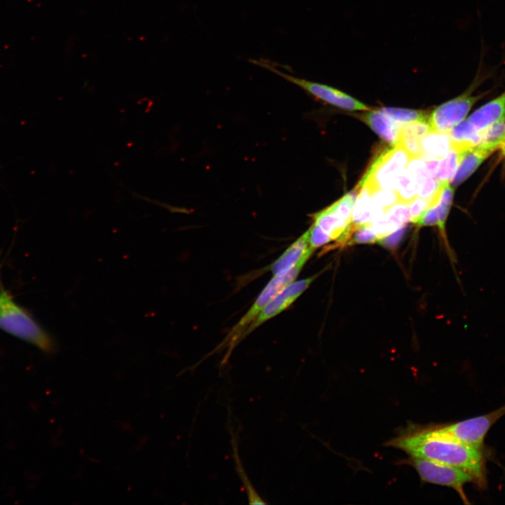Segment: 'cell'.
Returning a JSON list of instances; mask_svg holds the SVG:
<instances>
[{
  "label": "cell",
  "instance_id": "cell-6",
  "mask_svg": "<svg viewBox=\"0 0 505 505\" xmlns=\"http://www.w3.org/2000/svg\"><path fill=\"white\" fill-rule=\"evenodd\" d=\"M408 462L422 482L452 488L464 503H469L464 487L468 483H474L470 474L456 467L424 458L410 457Z\"/></svg>",
  "mask_w": 505,
  "mask_h": 505
},
{
  "label": "cell",
  "instance_id": "cell-5",
  "mask_svg": "<svg viewBox=\"0 0 505 505\" xmlns=\"http://www.w3.org/2000/svg\"><path fill=\"white\" fill-rule=\"evenodd\" d=\"M252 62L281 76L299 86L316 98L335 107L346 110L368 111L370 107L349 95L325 84L308 81L288 74L278 69L275 63L265 59L252 60Z\"/></svg>",
  "mask_w": 505,
  "mask_h": 505
},
{
  "label": "cell",
  "instance_id": "cell-21",
  "mask_svg": "<svg viewBox=\"0 0 505 505\" xmlns=\"http://www.w3.org/2000/svg\"><path fill=\"white\" fill-rule=\"evenodd\" d=\"M453 194V188L450 186L449 182H445L442 189L439 201L436 205L438 217V227L446 243H447V241L446 239L445 226V221L447 220L448 213L452 202Z\"/></svg>",
  "mask_w": 505,
  "mask_h": 505
},
{
  "label": "cell",
  "instance_id": "cell-18",
  "mask_svg": "<svg viewBox=\"0 0 505 505\" xmlns=\"http://www.w3.org/2000/svg\"><path fill=\"white\" fill-rule=\"evenodd\" d=\"M482 138L479 145L493 152L505 141V116L481 130Z\"/></svg>",
  "mask_w": 505,
  "mask_h": 505
},
{
  "label": "cell",
  "instance_id": "cell-17",
  "mask_svg": "<svg viewBox=\"0 0 505 505\" xmlns=\"http://www.w3.org/2000/svg\"><path fill=\"white\" fill-rule=\"evenodd\" d=\"M468 150L452 148L438 163L435 177L440 182H450L453 179L463 154Z\"/></svg>",
  "mask_w": 505,
  "mask_h": 505
},
{
  "label": "cell",
  "instance_id": "cell-22",
  "mask_svg": "<svg viewBox=\"0 0 505 505\" xmlns=\"http://www.w3.org/2000/svg\"><path fill=\"white\" fill-rule=\"evenodd\" d=\"M231 445L233 447V456L234 458V462L236 463V471L239 476V477L241 479L242 483H243V485L245 488L248 499L249 501V503L251 504H265L266 502L262 499V498L258 494V493L255 491V490L253 488L252 485L250 483V481L248 480V476L245 472V470L243 469L241 462L240 461V457L238 456V447H237V442L236 438L234 437V433L231 431Z\"/></svg>",
  "mask_w": 505,
  "mask_h": 505
},
{
  "label": "cell",
  "instance_id": "cell-1",
  "mask_svg": "<svg viewBox=\"0 0 505 505\" xmlns=\"http://www.w3.org/2000/svg\"><path fill=\"white\" fill-rule=\"evenodd\" d=\"M400 449L410 457L424 458L459 469L483 488L486 485L481 450L468 446L442 431L439 426H411L390 440L387 444Z\"/></svg>",
  "mask_w": 505,
  "mask_h": 505
},
{
  "label": "cell",
  "instance_id": "cell-15",
  "mask_svg": "<svg viewBox=\"0 0 505 505\" xmlns=\"http://www.w3.org/2000/svg\"><path fill=\"white\" fill-rule=\"evenodd\" d=\"M452 140V148L458 150H469L481 142V130H477L467 120H463L449 132Z\"/></svg>",
  "mask_w": 505,
  "mask_h": 505
},
{
  "label": "cell",
  "instance_id": "cell-20",
  "mask_svg": "<svg viewBox=\"0 0 505 505\" xmlns=\"http://www.w3.org/2000/svg\"><path fill=\"white\" fill-rule=\"evenodd\" d=\"M357 189L345 194L340 199L328 206V209L346 224L351 223L352 212L358 193Z\"/></svg>",
  "mask_w": 505,
  "mask_h": 505
},
{
  "label": "cell",
  "instance_id": "cell-10",
  "mask_svg": "<svg viewBox=\"0 0 505 505\" xmlns=\"http://www.w3.org/2000/svg\"><path fill=\"white\" fill-rule=\"evenodd\" d=\"M313 251L309 243L308 229L269 266V270L274 276L281 274L295 266L305 255Z\"/></svg>",
  "mask_w": 505,
  "mask_h": 505
},
{
  "label": "cell",
  "instance_id": "cell-11",
  "mask_svg": "<svg viewBox=\"0 0 505 505\" xmlns=\"http://www.w3.org/2000/svg\"><path fill=\"white\" fill-rule=\"evenodd\" d=\"M361 120L368 125L384 141L395 145L398 142L400 126L380 110H368L358 115Z\"/></svg>",
  "mask_w": 505,
  "mask_h": 505
},
{
  "label": "cell",
  "instance_id": "cell-25",
  "mask_svg": "<svg viewBox=\"0 0 505 505\" xmlns=\"http://www.w3.org/2000/svg\"><path fill=\"white\" fill-rule=\"evenodd\" d=\"M432 130L429 121H416L400 126L398 133V140L400 139L421 138L428 132Z\"/></svg>",
  "mask_w": 505,
  "mask_h": 505
},
{
  "label": "cell",
  "instance_id": "cell-3",
  "mask_svg": "<svg viewBox=\"0 0 505 505\" xmlns=\"http://www.w3.org/2000/svg\"><path fill=\"white\" fill-rule=\"evenodd\" d=\"M0 328L51 353L55 345L50 336L18 305L10 294L0 285Z\"/></svg>",
  "mask_w": 505,
  "mask_h": 505
},
{
  "label": "cell",
  "instance_id": "cell-8",
  "mask_svg": "<svg viewBox=\"0 0 505 505\" xmlns=\"http://www.w3.org/2000/svg\"><path fill=\"white\" fill-rule=\"evenodd\" d=\"M470 93L471 88L434 109L429 116V123L432 130L449 133L462 121L471 108L481 97V95L472 96Z\"/></svg>",
  "mask_w": 505,
  "mask_h": 505
},
{
  "label": "cell",
  "instance_id": "cell-28",
  "mask_svg": "<svg viewBox=\"0 0 505 505\" xmlns=\"http://www.w3.org/2000/svg\"><path fill=\"white\" fill-rule=\"evenodd\" d=\"M431 198L417 196L409 203L410 221L416 224L431 206Z\"/></svg>",
  "mask_w": 505,
  "mask_h": 505
},
{
  "label": "cell",
  "instance_id": "cell-23",
  "mask_svg": "<svg viewBox=\"0 0 505 505\" xmlns=\"http://www.w3.org/2000/svg\"><path fill=\"white\" fill-rule=\"evenodd\" d=\"M395 191L398 195L399 201L408 204L417 196L415 182L407 170H404L398 176Z\"/></svg>",
  "mask_w": 505,
  "mask_h": 505
},
{
  "label": "cell",
  "instance_id": "cell-14",
  "mask_svg": "<svg viewBox=\"0 0 505 505\" xmlns=\"http://www.w3.org/2000/svg\"><path fill=\"white\" fill-rule=\"evenodd\" d=\"M493 152L480 145L466 151L463 154L457 172L451 181L452 184L457 186L465 181Z\"/></svg>",
  "mask_w": 505,
  "mask_h": 505
},
{
  "label": "cell",
  "instance_id": "cell-2",
  "mask_svg": "<svg viewBox=\"0 0 505 505\" xmlns=\"http://www.w3.org/2000/svg\"><path fill=\"white\" fill-rule=\"evenodd\" d=\"M311 254L312 252H309L305 255L295 266L288 271L274 276L247 313L231 328L224 340L208 356L227 349L220 363L221 366L226 365L233 349L243 339V334L248 326L285 286L295 280Z\"/></svg>",
  "mask_w": 505,
  "mask_h": 505
},
{
  "label": "cell",
  "instance_id": "cell-31",
  "mask_svg": "<svg viewBox=\"0 0 505 505\" xmlns=\"http://www.w3.org/2000/svg\"><path fill=\"white\" fill-rule=\"evenodd\" d=\"M415 224L419 227L438 226V217L436 205L430 207Z\"/></svg>",
  "mask_w": 505,
  "mask_h": 505
},
{
  "label": "cell",
  "instance_id": "cell-30",
  "mask_svg": "<svg viewBox=\"0 0 505 505\" xmlns=\"http://www.w3.org/2000/svg\"><path fill=\"white\" fill-rule=\"evenodd\" d=\"M405 231L406 227L403 225L387 236L379 238L378 243L389 250H395L402 241Z\"/></svg>",
  "mask_w": 505,
  "mask_h": 505
},
{
  "label": "cell",
  "instance_id": "cell-27",
  "mask_svg": "<svg viewBox=\"0 0 505 505\" xmlns=\"http://www.w3.org/2000/svg\"><path fill=\"white\" fill-rule=\"evenodd\" d=\"M354 227L348 245L378 242L379 238L370 225Z\"/></svg>",
  "mask_w": 505,
  "mask_h": 505
},
{
  "label": "cell",
  "instance_id": "cell-9",
  "mask_svg": "<svg viewBox=\"0 0 505 505\" xmlns=\"http://www.w3.org/2000/svg\"><path fill=\"white\" fill-rule=\"evenodd\" d=\"M321 273L299 281H293L285 286L248 326L243 334V339L261 324L288 308L309 288Z\"/></svg>",
  "mask_w": 505,
  "mask_h": 505
},
{
  "label": "cell",
  "instance_id": "cell-32",
  "mask_svg": "<svg viewBox=\"0 0 505 505\" xmlns=\"http://www.w3.org/2000/svg\"><path fill=\"white\" fill-rule=\"evenodd\" d=\"M423 160L429 174L435 177V174L439 163L438 160L434 159H423Z\"/></svg>",
  "mask_w": 505,
  "mask_h": 505
},
{
  "label": "cell",
  "instance_id": "cell-4",
  "mask_svg": "<svg viewBox=\"0 0 505 505\" xmlns=\"http://www.w3.org/2000/svg\"><path fill=\"white\" fill-rule=\"evenodd\" d=\"M411 158L399 143L393 145L374 160L356 189L359 191L363 185H368L372 191H395L397 179L405 170Z\"/></svg>",
  "mask_w": 505,
  "mask_h": 505
},
{
  "label": "cell",
  "instance_id": "cell-33",
  "mask_svg": "<svg viewBox=\"0 0 505 505\" xmlns=\"http://www.w3.org/2000/svg\"><path fill=\"white\" fill-rule=\"evenodd\" d=\"M501 154L505 156V141L500 146Z\"/></svg>",
  "mask_w": 505,
  "mask_h": 505
},
{
  "label": "cell",
  "instance_id": "cell-13",
  "mask_svg": "<svg viewBox=\"0 0 505 505\" xmlns=\"http://www.w3.org/2000/svg\"><path fill=\"white\" fill-rule=\"evenodd\" d=\"M422 159H443L452 149L449 133L431 130L420 140Z\"/></svg>",
  "mask_w": 505,
  "mask_h": 505
},
{
  "label": "cell",
  "instance_id": "cell-12",
  "mask_svg": "<svg viewBox=\"0 0 505 505\" xmlns=\"http://www.w3.org/2000/svg\"><path fill=\"white\" fill-rule=\"evenodd\" d=\"M505 116V91L476 110L469 121L478 130H483Z\"/></svg>",
  "mask_w": 505,
  "mask_h": 505
},
{
  "label": "cell",
  "instance_id": "cell-7",
  "mask_svg": "<svg viewBox=\"0 0 505 505\" xmlns=\"http://www.w3.org/2000/svg\"><path fill=\"white\" fill-rule=\"evenodd\" d=\"M505 415V404L489 413L448 425L440 429L454 439L481 450L485 436L491 426Z\"/></svg>",
  "mask_w": 505,
  "mask_h": 505
},
{
  "label": "cell",
  "instance_id": "cell-24",
  "mask_svg": "<svg viewBox=\"0 0 505 505\" xmlns=\"http://www.w3.org/2000/svg\"><path fill=\"white\" fill-rule=\"evenodd\" d=\"M372 199L375 210V219L384 214L387 209L399 202L396 192L391 190H373Z\"/></svg>",
  "mask_w": 505,
  "mask_h": 505
},
{
  "label": "cell",
  "instance_id": "cell-29",
  "mask_svg": "<svg viewBox=\"0 0 505 505\" xmlns=\"http://www.w3.org/2000/svg\"><path fill=\"white\" fill-rule=\"evenodd\" d=\"M309 232L310 246L314 250L332 241L328 234L314 222L309 229Z\"/></svg>",
  "mask_w": 505,
  "mask_h": 505
},
{
  "label": "cell",
  "instance_id": "cell-16",
  "mask_svg": "<svg viewBox=\"0 0 505 505\" xmlns=\"http://www.w3.org/2000/svg\"><path fill=\"white\" fill-rule=\"evenodd\" d=\"M372 189L363 185L358 191L354 203L351 224L354 227L370 225L375 217V206L372 199Z\"/></svg>",
  "mask_w": 505,
  "mask_h": 505
},
{
  "label": "cell",
  "instance_id": "cell-19",
  "mask_svg": "<svg viewBox=\"0 0 505 505\" xmlns=\"http://www.w3.org/2000/svg\"><path fill=\"white\" fill-rule=\"evenodd\" d=\"M379 110L399 126L416 121H429V114L421 110L391 107H384Z\"/></svg>",
  "mask_w": 505,
  "mask_h": 505
},
{
  "label": "cell",
  "instance_id": "cell-26",
  "mask_svg": "<svg viewBox=\"0 0 505 505\" xmlns=\"http://www.w3.org/2000/svg\"><path fill=\"white\" fill-rule=\"evenodd\" d=\"M384 215L396 226L400 227L410 220L409 204L399 201L387 209Z\"/></svg>",
  "mask_w": 505,
  "mask_h": 505
}]
</instances>
